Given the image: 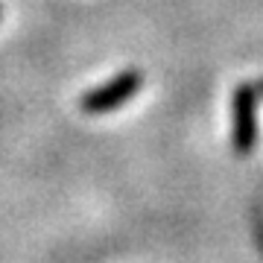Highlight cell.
Returning a JSON list of instances; mask_svg holds the SVG:
<instances>
[{
  "instance_id": "obj_2",
  "label": "cell",
  "mask_w": 263,
  "mask_h": 263,
  "mask_svg": "<svg viewBox=\"0 0 263 263\" xmlns=\"http://www.w3.org/2000/svg\"><path fill=\"white\" fill-rule=\"evenodd\" d=\"M141 88H143L141 70H135V67L120 70V73L111 76L105 85H97L91 91H85L79 97V111L82 114H111L117 108H123Z\"/></svg>"
},
{
  "instance_id": "obj_3",
  "label": "cell",
  "mask_w": 263,
  "mask_h": 263,
  "mask_svg": "<svg viewBox=\"0 0 263 263\" xmlns=\"http://www.w3.org/2000/svg\"><path fill=\"white\" fill-rule=\"evenodd\" d=\"M257 91H260V94H263V76H260V79H257Z\"/></svg>"
},
{
  "instance_id": "obj_1",
  "label": "cell",
  "mask_w": 263,
  "mask_h": 263,
  "mask_svg": "<svg viewBox=\"0 0 263 263\" xmlns=\"http://www.w3.org/2000/svg\"><path fill=\"white\" fill-rule=\"evenodd\" d=\"M257 85L237 82L231 94V149L237 158H249L257 146Z\"/></svg>"
},
{
  "instance_id": "obj_4",
  "label": "cell",
  "mask_w": 263,
  "mask_h": 263,
  "mask_svg": "<svg viewBox=\"0 0 263 263\" xmlns=\"http://www.w3.org/2000/svg\"><path fill=\"white\" fill-rule=\"evenodd\" d=\"M0 15H3V12H0Z\"/></svg>"
}]
</instances>
